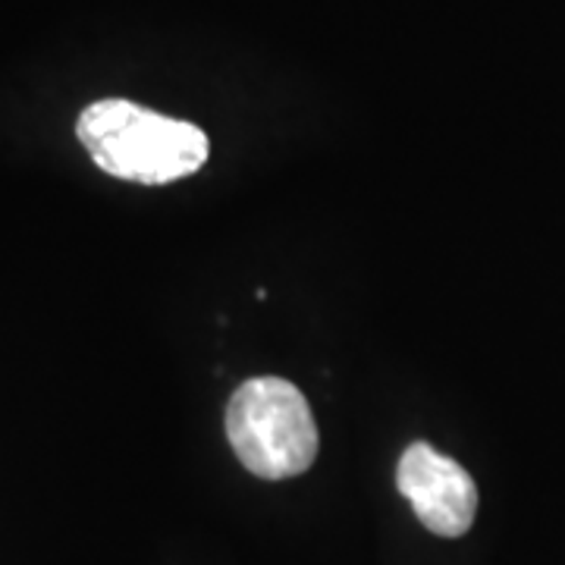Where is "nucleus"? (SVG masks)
Segmentation results:
<instances>
[{"label":"nucleus","mask_w":565,"mask_h":565,"mask_svg":"<svg viewBox=\"0 0 565 565\" xmlns=\"http://www.w3.org/2000/svg\"><path fill=\"white\" fill-rule=\"evenodd\" d=\"M226 440L245 471L264 481L305 475L318 459V422L296 384L252 377L226 405Z\"/></svg>","instance_id":"nucleus-2"},{"label":"nucleus","mask_w":565,"mask_h":565,"mask_svg":"<svg viewBox=\"0 0 565 565\" xmlns=\"http://www.w3.org/2000/svg\"><path fill=\"white\" fill-rule=\"evenodd\" d=\"M396 487L412 503L418 522L437 537H462L478 515V487L456 459L430 444L405 446L396 465Z\"/></svg>","instance_id":"nucleus-3"},{"label":"nucleus","mask_w":565,"mask_h":565,"mask_svg":"<svg viewBox=\"0 0 565 565\" xmlns=\"http://www.w3.org/2000/svg\"><path fill=\"white\" fill-rule=\"evenodd\" d=\"M76 136L107 177L141 185H167L202 170L211 141L195 122L163 117L126 98L88 104Z\"/></svg>","instance_id":"nucleus-1"}]
</instances>
